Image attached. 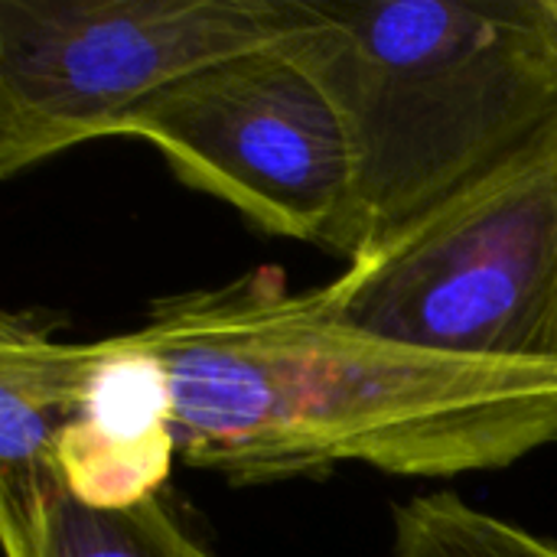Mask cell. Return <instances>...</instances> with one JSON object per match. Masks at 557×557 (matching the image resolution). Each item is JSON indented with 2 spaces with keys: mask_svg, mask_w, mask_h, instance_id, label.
Instances as JSON below:
<instances>
[{
  "mask_svg": "<svg viewBox=\"0 0 557 557\" xmlns=\"http://www.w3.org/2000/svg\"><path fill=\"white\" fill-rule=\"evenodd\" d=\"M170 382L176 454L228 486L343 463L408 480L509 470L557 444V366L405 346L281 271L170 294L134 330Z\"/></svg>",
  "mask_w": 557,
  "mask_h": 557,
  "instance_id": "cell-1",
  "label": "cell"
},
{
  "mask_svg": "<svg viewBox=\"0 0 557 557\" xmlns=\"http://www.w3.org/2000/svg\"><path fill=\"white\" fill-rule=\"evenodd\" d=\"M281 49L349 134V264L557 121V0H294Z\"/></svg>",
  "mask_w": 557,
  "mask_h": 557,
  "instance_id": "cell-2",
  "label": "cell"
},
{
  "mask_svg": "<svg viewBox=\"0 0 557 557\" xmlns=\"http://www.w3.org/2000/svg\"><path fill=\"white\" fill-rule=\"evenodd\" d=\"M323 287L385 339L557 366V121Z\"/></svg>",
  "mask_w": 557,
  "mask_h": 557,
  "instance_id": "cell-3",
  "label": "cell"
},
{
  "mask_svg": "<svg viewBox=\"0 0 557 557\" xmlns=\"http://www.w3.org/2000/svg\"><path fill=\"white\" fill-rule=\"evenodd\" d=\"M290 33L294 0H0V176L121 137L163 88Z\"/></svg>",
  "mask_w": 557,
  "mask_h": 557,
  "instance_id": "cell-4",
  "label": "cell"
},
{
  "mask_svg": "<svg viewBox=\"0 0 557 557\" xmlns=\"http://www.w3.org/2000/svg\"><path fill=\"white\" fill-rule=\"evenodd\" d=\"M121 137L157 147L180 183L255 228L339 255L352 206L349 134L281 46L206 65L140 104Z\"/></svg>",
  "mask_w": 557,
  "mask_h": 557,
  "instance_id": "cell-5",
  "label": "cell"
},
{
  "mask_svg": "<svg viewBox=\"0 0 557 557\" xmlns=\"http://www.w3.org/2000/svg\"><path fill=\"white\" fill-rule=\"evenodd\" d=\"M98 346V362L55 437V467L69 499L124 512L163 496L180 457L173 398L160 359L134 333Z\"/></svg>",
  "mask_w": 557,
  "mask_h": 557,
  "instance_id": "cell-6",
  "label": "cell"
},
{
  "mask_svg": "<svg viewBox=\"0 0 557 557\" xmlns=\"http://www.w3.org/2000/svg\"><path fill=\"white\" fill-rule=\"evenodd\" d=\"M95 343H65L33 313L0 320V535L7 557H49L65 483L55 437L98 362Z\"/></svg>",
  "mask_w": 557,
  "mask_h": 557,
  "instance_id": "cell-7",
  "label": "cell"
},
{
  "mask_svg": "<svg viewBox=\"0 0 557 557\" xmlns=\"http://www.w3.org/2000/svg\"><path fill=\"white\" fill-rule=\"evenodd\" d=\"M392 557H557V539L434 493L395 506Z\"/></svg>",
  "mask_w": 557,
  "mask_h": 557,
  "instance_id": "cell-8",
  "label": "cell"
},
{
  "mask_svg": "<svg viewBox=\"0 0 557 557\" xmlns=\"http://www.w3.org/2000/svg\"><path fill=\"white\" fill-rule=\"evenodd\" d=\"M49 557H212L183 512L157 496L124 512L62 499Z\"/></svg>",
  "mask_w": 557,
  "mask_h": 557,
  "instance_id": "cell-9",
  "label": "cell"
}]
</instances>
